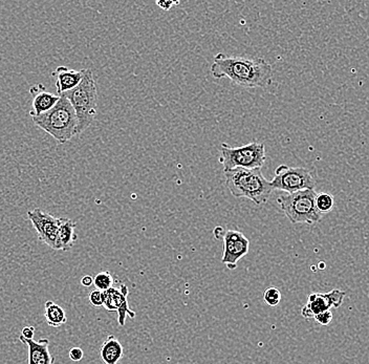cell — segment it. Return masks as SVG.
<instances>
[{"mask_svg": "<svg viewBox=\"0 0 369 364\" xmlns=\"http://www.w3.org/2000/svg\"><path fill=\"white\" fill-rule=\"evenodd\" d=\"M215 79L228 78L246 88H266L273 83V67L264 58H245L218 53L211 65Z\"/></svg>", "mask_w": 369, "mask_h": 364, "instance_id": "6da1fadb", "label": "cell"}, {"mask_svg": "<svg viewBox=\"0 0 369 364\" xmlns=\"http://www.w3.org/2000/svg\"><path fill=\"white\" fill-rule=\"evenodd\" d=\"M227 188L235 198H246L256 205L266 204L274 189L262 169L237 168L224 171Z\"/></svg>", "mask_w": 369, "mask_h": 364, "instance_id": "7a4b0ae2", "label": "cell"}, {"mask_svg": "<svg viewBox=\"0 0 369 364\" xmlns=\"http://www.w3.org/2000/svg\"><path fill=\"white\" fill-rule=\"evenodd\" d=\"M61 96H65L73 107L77 119L76 135H81L97 117L98 90L92 69H86L79 86Z\"/></svg>", "mask_w": 369, "mask_h": 364, "instance_id": "3957f363", "label": "cell"}, {"mask_svg": "<svg viewBox=\"0 0 369 364\" xmlns=\"http://www.w3.org/2000/svg\"><path fill=\"white\" fill-rule=\"evenodd\" d=\"M32 119L39 128L54 137L58 144L67 143L76 135L77 119L75 111L65 96H60L52 109Z\"/></svg>", "mask_w": 369, "mask_h": 364, "instance_id": "277c9868", "label": "cell"}, {"mask_svg": "<svg viewBox=\"0 0 369 364\" xmlns=\"http://www.w3.org/2000/svg\"><path fill=\"white\" fill-rule=\"evenodd\" d=\"M316 194L315 189L300 190L282 194L277 198V203L290 223L313 226L319 223L322 217L316 208Z\"/></svg>", "mask_w": 369, "mask_h": 364, "instance_id": "5b68a950", "label": "cell"}, {"mask_svg": "<svg viewBox=\"0 0 369 364\" xmlns=\"http://www.w3.org/2000/svg\"><path fill=\"white\" fill-rule=\"evenodd\" d=\"M220 152V163L224 167V173L237 168H262L267 160L266 145L262 142H251L239 147L222 143Z\"/></svg>", "mask_w": 369, "mask_h": 364, "instance_id": "8992f818", "label": "cell"}, {"mask_svg": "<svg viewBox=\"0 0 369 364\" xmlns=\"http://www.w3.org/2000/svg\"><path fill=\"white\" fill-rule=\"evenodd\" d=\"M273 189L286 194L300 190L315 189L316 181L309 169L304 167H290L280 165L275 170V177L270 182Z\"/></svg>", "mask_w": 369, "mask_h": 364, "instance_id": "52a82bcc", "label": "cell"}, {"mask_svg": "<svg viewBox=\"0 0 369 364\" xmlns=\"http://www.w3.org/2000/svg\"><path fill=\"white\" fill-rule=\"evenodd\" d=\"M347 293L339 289H334L328 293H311L307 297V302L301 309V315L305 319L315 318L320 313L330 311V309H339L344 302Z\"/></svg>", "mask_w": 369, "mask_h": 364, "instance_id": "ba28073f", "label": "cell"}, {"mask_svg": "<svg viewBox=\"0 0 369 364\" xmlns=\"http://www.w3.org/2000/svg\"><path fill=\"white\" fill-rule=\"evenodd\" d=\"M27 217L37 231L38 238L51 249L58 251L57 234H58L59 217H53L41 209L36 208L27 211Z\"/></svg>", "mask_w": 369, "mask_h": 364, "instance_id": "9c48e42d", "label": "cell"}, {"mask_svg": "<svg viewBox=\"0 0 369 364\" xmlns=\"http://www.w3.org/2000/svg\"><path fill=\"white\" fill-rule=\"evenodd\" d=\"M128 295L129 290L125 285L112 287L103 292V306L108 312H118V323L121 328L125 327L127 316L131 319L137 316L135 312L129 308Z\"/></svg>", "mask_w": 369, "mask_h": 364, "instance_id": "30bf717a", "label": "cell"}, {"mask_svg": "<svg viewBox=\"0 0 369 364\" xmlns=\"http://www.w3.org/2000/svg\"><path fill=\"white\" fill-rule=\"evenodd\" d=\"M224 255L222 262L229 270H235L237 262L249 253L250 241L246 238L243 232L237 230H228L224 234Z\"/></svg>", "mask_w": 369, "mask_h": 364, "instance_id": "8fae6325", "label": "cell"}, {"mask_svg": "<svg viewBox=\"0 0 369 364\" xmlns=\"http://www.w3.org/2000/svg\"><path fill=\"white\" fill-rule=\"evenodd\" d=\"M29 94L33 97L32 109L29 112V116L32 118L38 117V116L42 115V114L52 109L56 105V103L58 102L59 98H60V96H58V95L48 93L46 86L41 83L31 86L29 88Z\"/></svg>", "mask_w": 369, "mask_h": 364, "instance_id": "7c38bea8", "label": "cell"}, {"mask_svg": "<svg viewBox=\"0 0 369 364\" xmlns=\"http://www.w3.org/2000/svg\"><path fill=\"white\" fill-rule=\"evenodd\" d=\"M86 69L77 71L67 67H58L53 72L52 76L56 77V88L58 96L69 92L79 86L86 75Z\"/></svg>", "mask_w": 369, "mask_h": 364, "instance_id": "4fadbf2b", "label": "cell"}, {"mask_svg": "<svg viewBox=\"0 0 369 364\" xmlns=\"http://www.w3.org/2000/svg\"><path fill=\"white\" fill-rule=\"evenodd\" d=\"M19 340L29 348V364H54L55 358L50 351V340L43 339L35 342L34 339H25L19 336Z\"/></svg>", "mask_w": 369, "mask_h": 364, "instance_id": "5bb4252c", "label": "cell"}, {"mask_svg": "<svg viewBox=\"0 0 369 364\" xmlns=\"http://www.w3.org/2000/svg\"><path fill=\"white\" fill-rule=\"evenodd\" d=\"M77 224L67 217H59L58 234H57V245L58 251H69L77 241L76 234Z\"/></svg>", "mask_w": 369, "mask_h": 364, "instance_id": "9a60e30c", "label": "cell"}, {"mask_svg": "<svg viewBox=\"0 0 369 364\" xmlns=\"http://www.w3.org/2000/svg\"><path fill=\"white\" fill-rule=\"evenodd\" d=\"M123 355L124 349L121 342L114 335L108 336L100 349V357L103 363L119 364L123 358Z\"/></svg>", "mask_w": 369, "mask_h": 364, "instance_id": "2e32d148", "label": "cell"}, {"mask_svg": "<svg viewBox=\"0 0 369 364\" xmlns=\"http://www.w3.org/2000/svg\"><path fill=\"white\" fill-rule=\"evenodd\" d=\"M44 317H46V323L51 328H60L67 323V313L62 306L57 304L56 302H46L44 306Z\"/></svg>", "mask_w": 369, "mask_h": 364, "instance_id": "e0dca14e", "label": "cell"}, {"mask_svg": "<svg viewBox=\"0 0 369 364\" xmlns=\"http://www.w3.org/2000/svg\"><path fill=\"white\" fill-rule=\"evenodd\" d=\"M316 208L321 215L330 213L334 209L335 198L328 192H320L316 194Z\"/></svg>", "mask_w": 369, "mask_h": 364, "instance_id": "ac0fdd59", "label": "cell"}, {"mask_svg": "<svg viewBox=\"0 0 369 364\" xmlns=\"http://www.w3.org/2000/svg\"><path fill=\"white\" fill-rule=\"evenodd\" d=\"M93 285L99 291H107L114 287V277L108 271H102L93 277Z\"/></svg>", "mask_w": 369, "mask_h": 364, "instance_id": "d6986e66", "label": "cell"}, {"mask_svg": "<svg viewBox=\"0 0 369 364\" xmlns=\"http://www.w3.org/2000/svg\"><path fill=\"white\" fill-rule=\"evenodd\" d=\"M264 300L268 306H276L281 302V292L277 288L271 287L264 292Z\"/></svg>", "mask_w": 369, "mask_h": 364, "instance_id": "ffe728a7", "label": "cell"}, {"mask_svg": "<svg viewBox=\"0 0 369 364\" xmlns=\"http://www.w3.org/2000/svg\"><path fill=\"white\" fill-rule=\"evenodd\" d=\"M90 302L93 306L95 308H100L103 306V292L99 291V290H93L90 293Z\"/></svg>", "mask_w": 369, "mask_h": 364, "instance_id": "44dd1931", "label": "cell"}, {"mask_svg": "<svg viewBox=\"0 0 369 364\" xmlns=\"http://www.w3.org/2000/svg\"><path fill=\"white\" fill-rule=\"evenodd\" d=\"M316 321H317L319 325L326 327V325H330L333 321V312L332 311H326V312L320 313V314L316 315L315 316Z\"/></svg>", "mask_w": 369, "mask_h": 364, "instance_id": "7402d4cb", "label": "cell"}, {"mask_svg": "<svg viewBox=\"0 0 369 364\" xmlns=\"http://www.w3.org/2000/svg\"><path fill=\"white\" fill-rule=\"evenodd\" d=\"M69 356L72 360L75 361V363H79L83 359L84 352L80 348H73L69 351Z\"/></svg>", "mask_w": 369, "mask_h": 364, "instance_id": "603a6c76", "label": "cell"}, {"mask_svg": "<svg viewBox=\"0 0 369 364\" xmlns=\"http://www.w3.org/2000/svg\"><path fill=\"white\" fill-rule=\"evenodd\" d=\"M34 335H35V328L27 325L21 331L20 337L25 338V339H34Z\"/></svg>", "mask_w": 369, "mask_h": 364, "instance_id": "cb8c5ba5", "label": "cell"}, {"mask_svg": "<svg viewBox=\"0 0 369 364\" xmlns=\"http://www.w3.org/2000/svg\"><path fill=\"white\" fill-rule=\"evenodd\" d=\"M180 1H156V6H160L162 10L164 11H170L173 8V6H179Z\"/></svg>", "mask_w": 369, "mask_h": 364, "instance_id": "d4e9b609", "label": "cell"}, {"mask_svg": "<svg viewBox=\"0 0 369 364\" xmlns=\"http://www.w3.org/2000/svg\"><path fill=\"white\" fill-rule=\"evenodd\" d=\"M81 285L86 288L90 287L93 285V277L90 275H86V276L82 277Z\"/></svg>", "mask_w": 369, "mask_h": 364, "instance_id": "484cf974", "label": "cell"}, {"mask_svg": "<svg viewBox=\"0 0 369 364\" xmlns=\"http://www.w3.org/2000/svg\"><path fill=\"white\" fill-rule=\"evenodd\" d=\"M214 236H215L216 240H220V238H224V234H226V231H224V228L220 227V226H217V227L214 229L213 231Z\"/></svg>", "mask_w": 369, "mask_h": 364, "instance_id": "4316f807", "label": "cell"}]
</instances>
